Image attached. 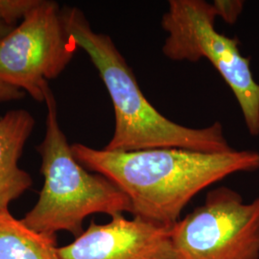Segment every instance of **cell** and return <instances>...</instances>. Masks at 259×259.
<instances>
[{
  "label": "cell",
  "instance_id": "3957f363",
  "mask_svg": "<svg viewBox=\"0 0 259 259\" xmlns=\"http://www.w3.org/2000/svg\"><path fill=\"white\" fill-rule=\"evenodd\" d=\"M46 136L37 147L41 157L44 186L35 206L22 222L48 235L61 231L76 237L83 232V220L94 213L110 216L132 213L129 198L106 177L90 173L75 158L61 129L55 97L51 89L46 96Z\"/></svg>",
  "mask_w": 259,
  "mask_h": 259
},
{
  "label": "cell",
  "instance_id": "52a82bcc",
  "mask_svg": "<svg viewBox=\"0 0 259 259\" xmlns=\"http://www.w3.org/2000/svg\"><path fill=\"white\" fill-rule=\"evenodd\" d=\"M171 228L116 214L108 224L92 221L71 244L59 248V254L61 259H179Z\"/></svg>",
  "mask_w": 259,
  "mask_h": 259
},
{
  "label": "cell",
  "instance_id": "6da1fadb",
  "mask_svg": "<svg viewBox=\"0 0 259 259\" xmlns=\"http://www.w3.org/2000/svg\"><path fill=\"white\" fill-rule=\"evenodd\" d=\"M76 160L106 177L129 198L132 214L173 227L196 195L226 177L259 169V153L236 150L205 153L182 148L132 152L71 145Z\"/></svg>",
  "mask_w": 259,
  "mask_h": 259
},
{
  "label": "cell",
  "instance_id": "ba28073f",
  "mask_svg": "<svg viewBox=\"0 0 259 259\" xmlns=\"http://www.w3.org/2000/svg\"><path fill=\"white\" fill-rule=\"evenodd\" d=\"M35 127L33 115L26 110H11L0 117V212L9 210L33 185L19 160Z\"/></svg>",
  "mask_w": 259,
  "mask_h": 259
},
{
  "label": "cell",
  "instance_id": "8fae6325",
  "mask_svg": "<svg viewBox=\"0 0 259 259\" xmlns=\"http://www.w3.org/2000/svg\"><path fill=\"white\" fill-rule=\"evenodd\" d=\"M213 5L218 12V16L221 17L228 23H234L239 19L244 7L243 1H226L217 0L214 1Z\"/></svg>",
  "mask_w": 259,
  "mask_h": 259
},
{
  "label": "cell",
  "instance_id": "30bf717a",
  "mask_svg": "<svg viewBox=\"0 0 259 259\" xmlns=\"http://www.w3.org/2000/svg\"><path fill=\"white\" fill-rule=\"evenodd\" d=\"M38 3V0H0V22L15 27Z\"/></svg>",
  "mask_w": 259,
  "mask_h": 259
},
{
  "label": "cell",
  "instance_id": "8992f818",
  "mask_svg": "<svg viewBox=\"0 0 259 259\" xmlns=\"http://www.w3.org/2000/svg\"><path fill=\"white\" fill-rule=\"evenodd\" d=\"M179 259H259V197L221 186L171 228Z\"/></svg>",
  "mask_w": 259,
  "mask_h": 259
},
{
  "label": "cell",
  "instance_id": "277c9868",
  "mask_svg": "<svg viewBox=\"0 0 259 259\" xmlns=\"http://www.w3.org/2000/svg\"><path fill=\"white\" fill-rule=\"evenodd\" d=\"M218 12L204 0H170L161 19L168 34L162 53L172 61L206 59L228 83L239 104L250 136H259V83L250 69V59L241 54L237 37L215 29Z\"/></svg>",
  "mask_w": 259,
  "mask_h": 259
},
{
  "label": "cell",
  "instance_id": "9c48e42d",
  "mask_svg": "<svg viewBox=\"0 0 259 259\" xmlns=\"http://www.w3.org/2000/svg\"><path fill=\"white\" fill-rule=\"evenodd\" d=\"M0 259H61L56 235L36 232L9 210L0 212Z\"/></svg>",
  "mask_w": 259,
  "mask_h": 259
},
{
  "label": "cell",
  "instance_id": "5b68a950",
  "mask_svg": "<svg viewBox=\"0 0 259 259\" xmlns=\"http://www.w3.org/2000/svg\"><path fill=\"white\" fill-rule=\"evenodd\" d=\"M55 1L38 0L21 23L0 37V83L46 101L49 80L63 73L78 47Z\"/></svg>",
  "mask_w": 259,
  "mask_h": 259
},
{
  "label": "cell",
  "instance_id": "4fadbf2b",
  "mask_svg": "<svg viewBox=\"0 0 259 259\" xmlns=\"http://www.w3.org/2000/svg\"><path fill=\"white\" fill-rule=\"evenodd\" d=\"M13 28L14 27L9 26V25H7V24H5L3 22H0V37L7 35Z\"/></svg>",
  "mask_w": 259,
  "mask_h": 259
},
{
  "label": "cell",
  "instance_id": "7a4b0ae2",
  "mask_svg": "<svg viewBox=\"0 0 259 259\" xmlns=\"http://www.w3.org/2000/svg\"><path fill=\"white\" fill-rule=\"evenodd\" d=\"M62 19L78 49H83L98 70L111 96L114 132L104 149L132 152L154 148H182L224 153L232 151L220 122L194 129L177 124L149 102L126 59L111 37L93 30L83 12L62 8Z\"/></svg>",
  "mask_w": 259,
  "mask_h": 259
},
{
  "label": "cell",
  "instance_id": "7c38bea8",
  "mask_svg": "<svg viewBox=\"0 0 259 259\" xmlns=\"http://www.w3.org/2000/svg\"><path fill=\"white\" fill-rule=\"evenodd\" d=\"M25 93L19 91L16 88H13L9 84L0 83V102L14 101L23 98Z\"/></svg>",
  "mask_w": 259,
  "mask_h": 259
}]
</instances>
